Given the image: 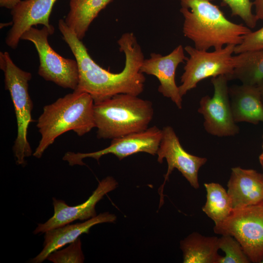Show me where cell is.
Returning <instances> with one entry per match:
<instances>
[{"label": "cell", "instance_id": "25", "mask_svg": "<svg viewBox=\"0 0 263 263\" xmlns=\"http://www.w3.org/2000/svg\"><path fill=\"white\" fill-rule=\"evenodd\" d=\"M263 50V27L246 35L242 42L235 46L234 53Z\"/></svg>", "mask_w": 263, "mask_h": 263}, {"label": "cell", "instance_id": "30", "mask_svg": "<svg viewBox=\"0 0 263 263\" xmlns=\"http://www.w3.org/2000/svg\"><path fill=\"white\" fill-rule=\"evenodd\" d=\"M262 149H263V144H262Z\"/></svg>", "mask_w": 263, "mask_h": 263}, {"label": "cell", "instance_id": "23", "mask_svg": "<svg viewBox=\"0 0 263 263\" xmlns=\"http://www.w3.org/2000/svg\"><path fill=\"white\" fill-rule=\"evenodd\" d=\"M47 260L54 263H82L84 256L81 248V242L78 238L66 248L51 253Z\"/></svg>", "mask_w": 263, "mask_h": 263}, {"label": "cell", "instance_id": "16", "mask_svg": "<svg viewBox=\"0 0 263 263\" xmlns=\"http://www.w3.org/2000/svg\"><path fill=\"white\" fill-rule=\"evenodd\" d=\"M227 186L233 209L263 202V174L254 169L232 168Z\"/></svg>", "mask_w": 263, "mask_h": 263}, {"label": "cell", "instance_id": "13", "mask_svg": "<svg viewBox=\"0 0 263 263\" xmlns=\"http://www.w3.org/2000/svg\"><path fill=\"white\" fill-rule=\"evenodd\" d=\"M184 48L179 45L166 56L152 53L150 57L144 59L140 71L155 76L159 81L158 92L170 98L178 108H182V96L175 82L176 70L178 65L186 60Z\"/></svg>", "mask_w": 263, "mask_h": 263}, {"label": "cell", "instance_id": "29", "mask_svg": "<svg viewBox=\"0 0 263 263\" xmlns=\"http://www.w3.org/2000/svg\"><path fill=\"white\" fill-rule=\"evenodd\" d=\"M259 161L260 163V164L263 169V152L259 156Z\"/></svg>", "mask_w": 263, "mask_h": 263}, {"label": "cell", "instance_id": "21", "mask_svg": "<svg viewBox=\"0 0 263 263\" xmlns=\"http://www.w3.org/2000/svg\"><path fill=\"white\" fill-rule=\"evenodd\" d=\"M207 200L202 210L215 224L222 222L231 213L233 207L227 191L219 183H205Z\"/></svg>", "mask_w": 263, "mask_h": 263}, {"label": "cell", "instance_id": "8", "mask_svg": "<svg viewBox=\"0 0 263 263\" xmlns=\"http://www.w3.org/2000/svg\"><path fill=\"white\" fill-rule=\"evenodd\" d=\"M49 35L51 33L46 26L41 29L32 26L22 34L21 39L34 45L39 57L38 74L41 77L63 88L75 90L79 80L77 61L57 54L49 43Z\"/></svg>", "mask_w": 263, "mask_h": 263}, {"label": "cell", "instance_id": "14", "mask_svg": "<svg viewBox=\"0 0 263 263\" xmlns=\"http://www.w3.org/2000/svg\"><path fill=\"white\" fill-rule=\"evenodd\" d=\"M56 0H21L11 10L12 25L5 38V43L12 49L18 46L22 34L34 25L41 24L49 29L51 35L55 31L50 24L49 18Z\"/></svg>", "mask_w": 263, "mask_h": 263}, {"label": "cell", "instance_id": "1", "mask_svg": "<svg viewBox=\"0 0 263 263\" xmlns=\"http://www.w3.org/2000/svg\"><path fill=\"white\" fill-rule=\"evenodd\" d=\"M58 29L77 61L79 80L76 89L89 94L94 103L120 94L138 96L144 91L146 78L140 71L144 56L134 34L124 33L117 40L119 50L125 56V66L114 73L97 64L74 31L63 19L58 21Z\"/></svg>", "mask_w": 263, "mask_h": 263}, {"label": "cell", "instance_id": "7", "mask_svg": "<svg viewBox=\"0 0 263 263\" xmlns=\"http://www.w3.org/2000/svg\"><path fill=\"white\" fill-rule=\"evenodd\" d=\"M235 47L230 44L220 50L207 52L190 45L185 46L184 50L189 57L186 60L184 72L181 76V84L178 86L181 95L183 97L195 88L205 78L221 75L228 78L235 66V57L232 55Z\"/></svg>", "mask_w": 263, "mask_h": 263}, {"label": "cell", "instance_id": "27", "mask_svg": "<svg viewBox=\"0 0 263 263\" xmlns=\"http://www.w3.org/2000/svg\"><path fill=\"white\" fill-rule=\"evenodd\" d=\"M21 0H0V6L12 10Z\"/></svg>", "mask_w": 263, "mask_h": 263}, {"label": "cell", "instance_id": "22", "mask_svg": "<svg viewBox=\"0 0 263 263\" xmlns=\"http://www.w3.org/2000/svg\"><path fill=\"white\" fill-rule=\"evenodd\" d=\"M219 246L225 253L220 263H251L240 243L233 236L222 235L219 238Z\"/></svg>", "mask_w": 263, "mask_h": 263}, {"label": "cell", "instance_id": "9", "mask_svg": "<svg viewBox=\"0 0 263 263\" xmlns=\"http://www.w3.org/2000/svg\"><path fill=\"white\" fill-rule=\"evenodd\" d=\"M228 81L226 75L212 77L213 95H205L199 102L198 112L203 115L204 128L207 133L213 136H232L239 132L232 113Z\"/></svg>", "mask_w": 263, "mask_h": 263}, {"label": "cell", "instance_id": "5", "mask_svg": "<svg viewBox=\"0 0 263 263\" xmlns=\"http://www.w3.org/2000/svg\"><path fill=\"white\" fill-rule=\"evenodd\" d=\"M0 68L4 75L5 89L10 94L17 124V135L13 147L16 163L25 166L32 150L27 140L28 128L32 121L33 102L28 91L31 74L18 67L7 52L0 53Z\"/></svg>", "mask_w": 263, "mask_h": 263}, {"label": "cell", "instance_id": "4", "mask_svg": "<svg viewBox=\"0 0 263 263\" xmlns=\"http://www.w3.org/2000/svg\"><path fill=\"white\" fill-rule=\"evenodd\" d=\"M154 113L151 101L127 94H116L94 103L98 139L120 137L147 130Z\"/></svg>", "mask_w": 263, "mask_h": 263}, {"label": "cell", "instance_id": "2", "mask_svg": "<svg viewBox=\"0 0 263 263\" xmlns=\"http://www.w3.org/2000/svg\"><path fill=\"white\" fill-rule=\"evenodd\" d=\"M184 17L183 33L194 47L207 51L240 44L251 30L243 24L234 23L225 16L213 0H178Z\"/></svg>", "mask_w": 263, "mask_h": 263}, {"label": "cell", "instance_id": "31", "mask_svg": "<svg viewBox=\"0 0 263 263\" xmlns=\"http://www.w3.org/2000/svg\"><path fill=\"white\" fill-rule=\"evenodd\" d=\"M261 263H263V261H262Z\"/></svg>", "mask_w": 263, "mask_h": 263}, {"label": "cell", "instance_id": "28", "mask_svg": "<svg viewBox=\"0 0 263 263\" xmlns=\"http://www.w3.org/2000/svg\"><path fill=\"white\" fill-rule=\"evenodd\" d=\"M257 87L260 91L262 99L263 102V81Z\"/></svg>", "mask_w": 263, "mask_h": 263}, {"label": "cell", "instance_id": "20", "mask_svg": "<svg viewBox=\"0 0 263 263\" xmlns=\"http://www.w3.org/2000/svg\"><path fill=\"white\" fill-rule=\"evenodd\" d=\"M235 66L228 81L258 86L263 81V50L246 51L235 56Z\"/></svg>", "mask_w": 263, "mask_h": 263}, {"label": "cell", "instance_id": "12", "mask_svg": "<svg viewBox=\"0 0 263 263\" xmlns=\"http://www.w3.org/2000/svg\"><path fill=\"white\" fill-rule=\"evenodd\" d=\"M118 185L113 177L108 176L98 184L91 196L81 204L70 206L60 199L53 198L54 213L43 224H38L33 233H44L47 231L62 226L75 221L87 220L96 216L95 206L103 197L114 189Z\"/></svg>", "mask_w": 263, "mask_h": 263}, {"label": "cell", "instance_id": "26", "mask_svg": "<svg viewBox=\"0 0 263 263\" xmlns=\"http://www.w3.org/2000/svg\"><path fill=\"white\" fill-rule=\"evenodd\" d=\"M255 7V15L258 20L263 19V0H255L253 2Z\"/></svg>", "mask_w": 263, "mask_h": 263}, {"label": "cell", "instance_id": "24", "mask_svg": "<svg viewBox=\"0 0 263 263\" xmlns=\"http://www.w3.org/2000/svg\"><path fill=\"white\" fill-rule=\"evenodd\" d=\"M231 11L232 16L240 17L250 29L254 28L258 21L252 11L253 2L250 0H222Z\"/></svg>", "mask_w": 263, "mask_h": 263}, {"label": "cell", "instance_id": "15", "mask_svg": "<svg viewBox=\"0 0 263 263\" xmlns=\"http://www.w3.org/2000/svg\"><path fill=\"white\" fill-rule=\"evenodd\" d=\"M116 219L113 214L105 212L86 220L84 222L66 225L50 229L44 233L42 251L31 260L32 263H41L52 252L71 244L84 233L88 234L90 228L97 224L113 223Z\"/></svg>", "mask_w": 263, "mask_h": 263}, {"label": "cell", "instance_id": "18", "mask_svg": "<svg viewBox=\"0 0 263 263\" xmlns=\"http://www.w3.org/2000/svg\"><path fill=\"white\" fill-rule=\"evenodd\" d=\"M184 263H220L219 238L198 232L189 234L180 242Z\"/></svg>", "mask_w": 263, "mask_h": 263}, {"label": "cell", "instance_id": "17", "mask_svg": "<svg viewBox=\"0 0 263 263\" xmlns=\"http://www.w3.org/2000/svg\"><path fill=\"white\" fill-rule=\"evenodd\" d=\"M229 96L235 122H263V102L257 86L243 84L232 86L229 88Z\"/></svg>", "mask_w": 263, "mask_h": 263}, {"label": "cell", "instance_id": "6", "mask_svg": "<svg viewBox=\"0 0 263 263\" xmlns=\"http://www.w3.org/2000/svg\"><path fill=\"white\" fill-rule=\"evenodd\" d=\"M214 232L233 236L241 244L250 262L263 260V202L234 208L224 221L215 224Z\"/></svg>", "mask_w": 263, "mask_h": 263}, {"label": "cell", "instance_id": "19", "mask_svg": "<svg viewBox=\"0 0 263 263\" xmlns=\"http://www.w3.org/2000/svg\"><path fill=\"white\" fill-rule=\"evenodd\" d=\"M113 0H70V10L64 21L82 40L100 12Z\"/></svg>", "mask_w": 263, "mask_h": 263}, {"label": "cell", "instance_id": "3", "mask_svg": "<svg viewBox=\"0 0 263 263\" xmlns=\"http://www.w3.org/2000/svg\"><path fill=\"white\" fill-rule=\"evenodd\" d=\"M94 105L89 94L76 89L45 105L37 121L41 138L33 155L41 158L45 150L64 133L73 131L82 136L95 128Z\"/></svg>", "mask_w": 263, "mask_h": 263}, {"label": "cell", "instance_id": "11", "mask_svg": "<svg viewBox=\"0 0 263 263\" xmlns=\"http://www.w3.org/2000/svg\"><path fill=\"white\" fill-rule=\"evenodd\" d=\"M162 136L157 152V161L163 163L166 159L168 170L165 175L166 181L174 169H177L194 188H199L198 172L207 159L191 154L182 146L173 128L169 126L163 128Z\"/></svg>", "mask_w": 263, "mask_h": 263}, {"label": "cell", "instance_id": "10", "mask_svg": "<svg viewBox=\"0 0 263 263\" xmlns=\"http://www.w3.org/2000/svg\"><path fill=\"white\" fill-rule=\"evenodd\" d=\"M162 136V130L153 126L140 132H134L112 139L110 145L103 150L89 153L68 151L63 160L70 166L83 165L82 159L87 157L99 161L102 156L113 154L121 160L138 152H146L155 155Z\"/></svg>", "mask_w": 263, "mask_h": 263}]
</instances>
